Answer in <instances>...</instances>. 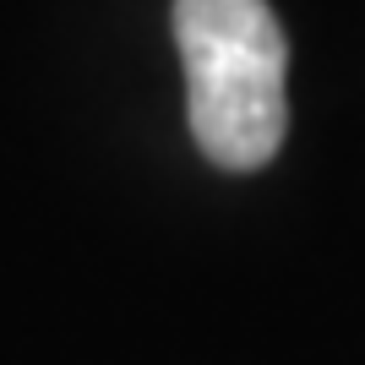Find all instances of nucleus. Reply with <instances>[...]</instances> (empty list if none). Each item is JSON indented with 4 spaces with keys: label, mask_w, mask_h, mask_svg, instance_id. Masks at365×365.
Masks as SVG:
<instances>
[{
    "label": "nucleus",
    "mask_w": 365,
    "mask_h": 365,
    "mask_svg": "<svg viewBox=\"0 0 365 365\" xmlns=\"http://www.w3.org/2000/svg\"><path fill=\"white\" fill-rule=\"evenodd\" d=\"M191 137L218 169H262L284 148L289 44L267 0H175Z\"/></svg>",
    "instance_id": "f257e3e1"
}]
</instances>
